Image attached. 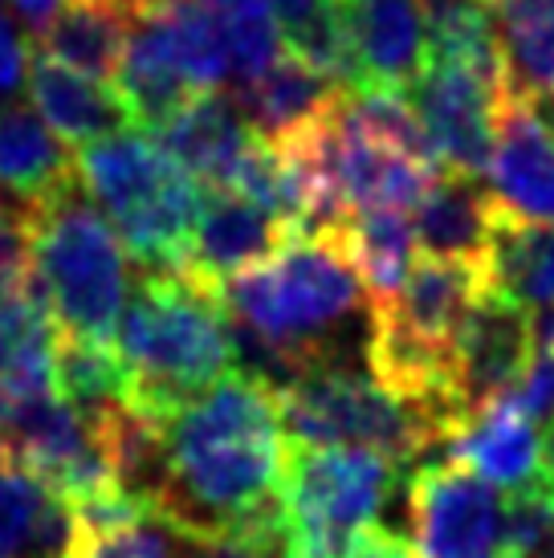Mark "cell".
<instances>
[{
  "label": "cell",
  "mask_w": 554,
  "mask_h": 558,
  "mask_svg": "<svg viewBox=\"0 0 554 558\" xmlns=\"http://www.w3.org/2000/svg\"><path fill=\"white\" fill-rule=\"evenodd\" d=\"M485 274L490 290L522 302L530 314L554 311V225L518 220L497 208Z\"/></svg>",
  "instance_id": "24"
},
{
  "label": "cell",
  "mask_w": 554,
  "mask_h": 558,
  "mask_svg": "<svg viewBox=\"0 0 554 558\" xmlns=\"http://www.w3.org/2000/svg\"><path fill=\"white\" fill-rule=\"evenodd\" d=\"M115 90H119L127 114H131V126L152 131V135H159L180 114V107H184L188 98L196 94L184 82V74L176 70L171 53L159 41V33L147 25L143 9H138L135 37H131V49H127Z\"/></svg>",
  "instance_id": "25"
},
{
  "label": "cell",
  "mask_w": 554,
  "mask_h": 558,
  "mask_svg": "<svg viewBox=\"0 0 554 558\" xmlns=\"http://www.w3.org/2000/svg\"><path fill=\"white\" fill-rule=\"evenodd\" d=\"M0 4H4V9H13V13L21 16L25 25H29L33 37L46 29L49 16L62 9V0H0Z\"/></svg>",
  "instance_id": "31"
},
{
  "label": "cell",
  "mask_w": 554,
  "mask_h": 558,
  "mask_svg": "<svg viewBox=\"0 0 554 558\" xmlns=\"http://www.w3.org/2000/svg\"><path fill=\"white\" fill-rule=\"evenodd\" d=\"M445 452L453 465L469 469L473 477L490 481L506 494H518V489L554 477L539 424L522 416L509 400H497L473 416H465L445 436Z\"/></svg>",
  "instance_id": "13"
},
{
  "label": "cell",
  "mask_w": 554,
  "mask_h": 558,
  "mask_svg": "<svg viewBox=\"0 0 554 558\" xmlns=\"http://www.w3.org/2000/svg\"><path fill=\"white\" fill-rule=\"evenodd\" d=\"M404 98L424 126L436 168L465 180L485 175L497 143V119L509 102L502 65L424 62Z\"/></svg>",
  "instance_id": "8"
},
{
  "label": "cell",
  "mask_w": 554,
  "mask_h": 558,
  "mask_svg": "<svg viewBox=\"0 0 554 558\" xmlns=\"http://www.w3.org/2000/svg\"><path fill=\"white\" fill-rule=\"evenodd\" d=\"M339 90L342 86L323 78L306 62H298L293 53H281L262 78L237 86L232 98H237L241 114L249 119V126L269 143H277L286 140L290 131H298V126H306L310 119H318L339 98Z\"/></svg>",
  "instance_id": "22"
},
{
  "label": "cell",
  "mask_w": 554,
  "mask_h": 558,
  "mask_svg": "<svg viewBox=\"0 0 554 558\" xmlns=\"http://www.w3.org/2000/svg\"><path fill=\"white\" fill-rule=\"evenodd\" d=\"M225 306L237 323V342L262 359L253 375L274 388L298 375L339 363L330 339L354 314L371 311V294L339 233H298L269 262L225 281Z\"/></svg>",
  "instance_id": "2"
},
{
  "label": "cell",
  "mask_w": 554,
  "mask_h": 558,
  "mask_svg": "<svg viewBox=\"0 0 554 558\" xmlns=\"http://www.w3.org/2000/svg\"><path fill=\"white\" fill-rule=\"evenodd\" d=\"M293 229L274 217L262 204L237 196L229 187H204L201 220L188 245V257L176 274L196 278L213 290H225V281L245 274L253 265L269 262L277 248L290 245Z\"/></svg>",
  "instance_id": "11"
},
{
  "label": "cell",
  "mask_w": 554,
  "mask_h": 558,
  "mask_svg": "<svg viewBox=\"0 0 554 558\" xmlns=\"http://www.w3.org/2000/svg\"><path fill=\"white\" fill-rule=\"evenodd\" d=\"M351 86L342 90L408 94L429 62V9L424 0H351Z\"/></svg>",
  "instance_id": "12"
},
{
  "label": "cell",
  "mask_w": 554,
  "mask_h": 558,
  "mask_svg": "<svg viewBox=\"0 0 554 558\" xmlns=\"http://www.w3.org/2000/svg\"><path fill=\"white\" fill-rule=\"evenodd\" d=\"M286 436L293 445L371 449L412 465L416 457L445 440V420L400 400L375 375H359L347 363H326L277 388Z\"/></svg>",
  "instance_id": "6"
},
{
  "label": "cell",
  "mask_w": 554,
  "mask_h": 558,
  "mask_svg": "<svg viewBox=\"0 0 554 558\" xmlns=\"http://www.w3.org/2000/svg\"><path fill=\"white\" fill-rule=\"evenodd\" d=\"M257 131L225 90L192 94L180 114L159 131V143L201 187H229Z\"/></svg>",
  "instance_id": "15"
},
{
  "label": "cell",
  "mask_w": 554,
  "mask_h": 558,
  "mask_svg": "<svg viewBox=\"0 0 554 558\" xmlns=\"http://www.w3.org/2000/svg\"><path fill=\"white\" fill-rule=\"evenodd\" d=\"M115 351L127 372L123 408L164 424L232 372L237 330L220 290L176 269H143L115 326Z\"/></svg>",
  "instance_id": "3"
},
{
  "label": "cell",
  "mask_w": 554,
  "mask_h": 558,
  "mask_svg": "<svg viewBox=\"0 0 554 558\" xmlns=\"http://www.w3.org/2000/svg\"><path fill=\"white\" fill-rule=\"evenodd\" d=\"M201 558H269V555H257V550H245V546H201Z\"/></svg>",
  "instance_id": "32"
},
{
  "label": "cell",
  "mask_w": 554,
  "mask_h": 558,
  "mask_svg": "<svg viewBox=\"0 0 554 558\" xmlns=\"http://www.w3.org/2000/svg\"><path fill=\"white\" fill-rule=\"evenodd\" d=\"M490 201L518 220L554 225V131L526 102L509 98L497 119L490 168Z\"/></svg>",
  "instance_id": "14"
},
{
  "label": "cell",
  "mask_w": 554,
  "mask_h": 558,
  "mask_svg": "<svg viewBox=\"0 0 554 558\" xmlns=\"http://www.w3.org/2000/svg\"><path fill=\"white\" fill-rule=\"evenodd\" d=\"M534 359V314L522 302L485 290L457 339V400L473 416L518 388Z\"/></svg>",
  "instance_id": "10"
},
{
  "label": "cell",
  "mask_w": 554,
  "mask_h": 558,
  "mask_svg": "<svg viewBox=\"0 0 554 558\" xmlns=\"http://www.w3.org/2000/svg\"><path fill=\"white\" fill-rule=\"evenodd\" d=\"M29 53L33 49L16 33L9 9L0 4V102H9L16 94V86L25 82V74H29Z\"/></svg>",
  "instance_id": "30"
},
{
  "label": "cell",
  "mask_w": 554,
  "mask_h": 558,
  "mask_svg": "<svg viewBox=\"0 0 554 558\" xmlns=\"http://www.w3.org/2000/svg\"><path fill=\"white\" fill-rule=\"evenodd\" d=\"M143 16L196 94L220 90L232 78L229 37L208 0H152L143 4Z\"/></svg>",
  "instance_id": "23"
},
{
  "label": "cell",
  "mask_w": 554,
  "mask_h": 558,
  "mask_svg": "<svg viewBox=\"0 0 554 558\" xmlns=\"http://www.w3.org/2000/svg\"><path fill=\"white\" fill-rule=\"evenodd\" d=\"M33 274V236L29 208L13 201H0V286L29 278Z\"/></svg>",
  "instance_id": "28"
},
{
  "label": "cell",
  "mask_w": 554,
  "mask_h": 558,
  "mask_svg": "<svg viewBox=\"0 0 554 558\" xmlns=\"http://www.w3.org/2000/svg\"><path fill=\"white\" fill-rule=\"evenodd\" d=\"M546 461H551V469H554V424H551V436H546Z\"/></svg>",
  "instance_id": "34"
},
{
  "label": "cell",
  "mask_w": 554,
  "mask_h": 558,
  "mask_svg": "<svg viewBox=\"0 0 554 558\" xmlns=\"http://www.w3.org/2000/svg\"><path fill=\"white\" fill-rule=\"evenodd\" d=\"M342 248L351 253L359 278L368 286L371 302H384L404 286L408 269L416 262V220L400 208H368L342 220L339 229Z\"/></svg>",
  "instance_id": "26"
},
{
  "label": "cell",
  "mask_w": 554,
  "mask_h": 558,
  "mask_svg": "<svg viewBox=\"0 0 554 558\" xmlns=\"http://www.w3.org/2000/svg\"><path fill=\"white\" fill-rule=\"evenodd\" d=\"M502 49L506 94L526 107L554 102V0H485Z\"/></svg>",
  "instance_id": "21"
},
{
  "label": "cell",
  "mask_w": 554,
  "mask_h": 558,
  "mask_svg": "<svg viewBox=\"0 0 554 558\" xmlns=\"http://www.w3.org/2000/svg\"><path fill=\"white\" fill-rule=\"evenodd\" d=\"M412 558H509V497L453 461L408 477Z\"/></svg>",
  "instance_id": "9"
},
{
  "label": "cell",
  "mask_w": 554,
  "mask_h": 558,
  "mask_svg": "<svg viewBox=\"0 0 554 558\" xmlns=\"http://www.w3.org/2000/svg\"><path fill=\"white\" fill-rule=\"evenodd\" d=\"M25 82H29V98L37 114L53 126V135H62L74 147L98 143L115 135V131L131 126V114H127L115 86H103V82L86 78V74H74L70 65L46 58L41 49L29 53Z\"/></svg>",
  "instance_id": "19"
},
{
  "label": "cell",
  "mask_w": 554,
  "mask_h": 558,
  "mask_svg": "<svg viewBox=\"0 0 554 558\" xmlns=\"http://www.w3.org/2000/svg\"><path fill=\"white\" fill-rule=\"evenodd\" d=\"M339 4H351V0H339Z\"/></svg>",
  "instance_id": "35"
},
{
  "label": "cell",
  "mask_w": 554,
  "mask_h": 558,
  "mask_svg": "<svg viewBox=\"0 0 554 558\" xmlns=\"http://www.w3.org/2000/svg\"><path fill=\"white\" fill-rule=\"evenodd\" d=\"M77 187L115 225L143 269H180L201 220L204 187L138 126L74 151Z\"/></svg>",
  "instance_id": "4"
},
{
  "label": "cell",
  "mask_w": 554,
  "mask_h": 558,
  "mask_svg": "<svg viewBox=\"0 0 554 558\" xmlns=\"http://www.w3.org/2000/svg\"><path fill=\"white\" fill-rule=\"evenodd\" d=\"M400 469L384 452L290 440L281 485L290 558H342L363 530L380 526V510L400 485Z\"/></svg>",
  "instance_id": "7"
},
{
  "label": "cell",
  "mask_w": 554,
  "mask_h": 558,
  "mask_svg": "<svg viewBox=\"0 0 554 558\" xmlns=\"http://www.w3.org/2000/svg\"><path fill=\"white\" fill-rule=\"evenodd\" d=\"M138 9V0H62V9L37 33V49L74 74L115 86L135 37Z\"/></svg>",
  "instance_id": "17"
},
{
  "label": "cell",
  "mask_w": 554,
  "mask_h": 558,
  "mask_svg": "<svg viewBox=\"0 0 554 558\" xmlns=\"http://www.w3.org/2000/svg\"><path fill=\"white\" fill-rule=\"evenodd\" d=\"M416 248L424 257L448 262H485L497 225V204L481 192L478 180L465 175H436L429 196L416 204Z\"/></svg>",
  "instance_id": "20"
},
{
  "label": "cell",
  "mask_w": 554,
  "mask_h": 558,
  "mask_svg": "<svg viewBox=\"0 0 554 558\" xmlns=\"http://www.w3.org/2000/svg\"><path fill=\"white\" fill-rule=\"evenodd\" d=\"M0 558H86L77 510L0 452Z\"/></svg>",
  "instance_id": "16"
},
{
  "label": "cell",
  "mask_w": 554,
  "mask_h": 558,
  "mask_svg": "<svg viewBox=\"0 0 554 558\" xmlns=\"http://www.w3.org/2000/svg\"><path fill=\"white\" fill-rule=\"evenodd\" d=\"M534 110L542 114V123H546L554 131V102H542V107H534Z\"/></svg>",
  "instance_id": "33"
},
{
  "label": "cell",
  "mask_w": 554,
  "mask_h": 558,
  "mask_svg": "<svg viewBox=\"0 0 554 558\" xmlns=\"http://www.w3.org/2000/svg\"><path fill=\"white\" fill-rule=\"evenodd\" d=\"M33 278L46 294L58 335L115 342V326L131 298V257L91 196L65 187L29 208Z\"/></svg>",
  "instance_id": "5"
},
{
  "label": "cell",
  "mask_w": 554,
  "mask_h": 558,
  "mask_svg": "<svg viewBox=\"0 0 554 558\" xmlns=\"http://www.w3.org/2000/svg\"><path fill=\"white\" fill-rule=\"evenodd\" d=\"M77 184L74 151L37 110L0 102V196L21 208H37L49 196Z\"/></svg>",
  "instance_id": "18"
},
{
  "label": "cell",
  "mask_w": 554,
  "mask_h": 558,
  "mask_svg": "<svg viewBox=\"0 0 554 558\" xmlns=\"http://www.w3.org/2000/svg\"><path fill=\"white\" fill-rule=\"evenodd\" d=\"M522 416H530L534 424L546 416H554V351L551 347H534V359L526 375L518 379V388L506 396Z\"/></svg>",
  "instance_id": "29"
},
{
  "label": "cell",
  "mask_w": 554,
  "mask_h": 558,
  "mask_svg": "<svg viewBox=\"0 0 554 558\" xmlns=\"http://www.w3.org/2000/svg\"><path fill=\"white\" fill-rule=\"evenodd\" d=\"M290 436L269 379L232 367L159 424L147 506L196 546H245L290 558L281 485Z\"/></svg>",
  "instance_id": "1"
},
{
  "label": "cell",
  "mask_w": 554,
  "mask_h": 558,
  "mask_svg": "<svg viewBox=\"0 0 554 558\" xmlns=\"http://www.w3.org/2000/svg\"><path fill=\"white\" fill-rule=\"evenodd\" d=\"M86 558H201V546L180 538L159 518H143L107 534H86Z\"/></svg>",
  "instance_id": "27"
}]
</instances>
